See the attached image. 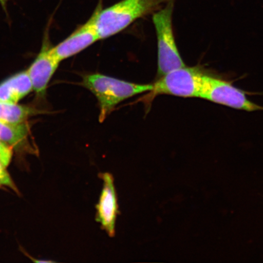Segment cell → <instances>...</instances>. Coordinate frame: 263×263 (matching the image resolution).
Returning <instances> with one entry per match:
<instances>
[{"mask_svg": "<svg viewBox=\"0 0 263 263\" xmlns=\"http://www.w3.org/2000/svg\"><path fill=\"white\" fill-rule=\"evenodd\" d=\"M174 1L168 0L166 5L153 13L158 45L157 79L176 69L185 67L174 38L173 12Z\"/></svg>", "mask_w": 263, "mask_h": 263, "instance_id": "3", "label": "cell"}, {"mask_svg": "<svg viewBox=\"0 0 263 263\" xmlns=\"http://www.w3.org/2000/svg\"><path fill=\"white\" fill-rule=\"evenodd\" d=\"M205 74L198 67L186 66L176 69L157 79L149 98L167 95L182 98L201 96Z\"/></svg>", "mask_w": 263, "mask_h": 263, "instance_id": "4", "label": "cell"}, {"mask_svg": "<svg viewBox=\"0 0 263 263\" xmlns=\"http://www.w3.org/2000/svg\"><path fill=\"white\" fill-rule=\"evenodd\" d=\"M35 114L34 108L0 101V120L12 124L25 123Z\"/></svg>", "mask_w": 263, "mask_h": 263, "instance_id": "11", "label": "cell"}, {"mask_svg": "<svg viewBox=\"0 0 263 263\" xmlns=\"http://www.w3.org/2000/svg\"><path fill=\"white\" fill-rule=\"evenodd\" d=\"M168 0H121L106 9L99 8L95 26L99 40L124 30L137 20L162 8Z\"/></svg>", "mask_w": 263, "mask_h": 263, "instance_id": "1", "label": "cell"}, {"mask_svg": "<svg viewBox=\"0 0 263 263\" xmlns=\"http://www.w3.org/2000/svg\"><path fill=\"white\" fill-rule=\"evenodd\" d=\"M81 84L97 98L101 123L121 102L153 90V84H135L100 73L84 76Z\"/></svg>", "mask_w": 263, "mask_h": 263, "instance_id": "2", "label": "cell"}, {"mask_svg": "<svg viewBox=\"0 0 263 263\" xmlns=\"http://www.w3.org/2000/svg\"><path fill=\"white\" fill-rule=\"evenodd\" d=\"M102 0L99 2L93 14L86 23L80 26L67 39L53 47L54 54L62 62L80 53L99 41L95 21Z\"/></svg>", "mask_w": 263, "mask_h": 263, "instance_id": "6", "label": "cell"}, {"mask_svg": "<svg viewBox=\"0 0 263 263\" xmlns=\"http://www.w3.org/2000/svg\"><path fill=\"white\" fill-rule=\"evenodd\" d=\"M12 156L13 147L0 140V163L7 167L11 162Z\"/></svg>", "mask_w": 263, "mask_h": 263, "instance_id": "12", "label": "cell"}, {"mask_svg": "<svg viewBox=\"0 0 263 263\" xmlns=\"http://www.w3.org/2000/svg\"><path fill=\"white\" fill-rule=\"evenodd\" d=\"M9 0H0V5L6 13H7V5Z\"/></svg>", "mask_w": 263, "mask_h": 263, "instance_id": "14", "label": "cell"}, {"mask_svg": "<svg viewBox=\"0 0 263 263\" xmlns=\"http://www.w3.org/2000/svg\"><path fill=\"white\" fill-rule=\"evenodd\" d=\"M33 90L28 70L18 73L0 84V101L18 104Z\"/></svg>", "mask_w": 263, "mask_h": 263, "instance_id": "9", "label": "cell"}, {"mask_svg": "<svg viewBox=\"0 0 263 263\" xmlns=\"http://www.w3.org/2000/svg\"><path fill=\"white\" fill-rule=\"evenodd\" d=\"M6 168V167L0 163V185L8 186L16 193H18V189L16 188L14 181Z\"/></svg>", "mask_w": 263, "mask_h": 263, "instance_id": "13", "label": "cell"}, {"mask_svg": "<svg viewBox=\"0 0 263 263\" xmlns=\"http://www.w3.org/2000/svg\"><path fill=\"white\" fill-rule=\"evenodd\" d=\"M200 98L237 110H263V107L249 100L244 91L228 82L206 74Z\"/></svg>", "mask_w": 263, "mask_h": 263, "instance_id": "5", "label": "cell"}, {"mask_svg": "<svg viewBox=\"0 0 263 263\" xmlns=\"http://www.w3.org/2000/svg\"><path fill=\"white\" fill-rule=\"evenodd\" d=\"M102 177L104 185L100 202L97 205V219L108 234L112 236L115 234V221L118 212L117 195L112 176L106 173Z\"/></svg>", "mask_w": 263, "mask_h": 263, "instance_id": "8", "label": "cell"}, {"mask_svg": "<svg viewBox=\"0 0 263 263\" xmlns=\"http://www.w3.org/2000/svg\"><path fill=\"white\" fill-rule=\"evenodd\" d=\"M61 61L54 54L53 47L45 37L40 52L28 69L33 90L42 96L47 90L49 81L57 70Z\"/></svg>", "mask_w": 263, "mask_h": 263, "instance_id": "7", "label": "cell"}, {"mask_svg": "<svg viewBox=\"0 0 263 263\" xmlns=\"http://www.w3.org/2000/svg\"><path fill=\"white\" fill-rule=\"evenodd\" d=\"M29 132V127L25 123L12 124L0 120V140L16 149L25 147Z\"/></svg>", "mask_w": 263, "mask_h": 263, "instance_id": "10", "label": "cell"}, {"mask_svg": "<svg viewBox=\"0 0 263 263\" xmlns=\"http://www.w3.org/2000/svg\"><path fill=\"white\" fill-rule=\"evenodd\" d=\"M0 186H1V185H0Z\"/></svg>", "mask_w": 263, "mask_h": 263, "instance_id": "15", "label": "cell"}]
</instances>
